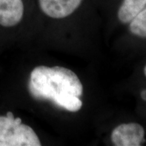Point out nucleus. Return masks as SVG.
<instances>
[{"label":"nucleus","mask_w":146,"mask_h":146,"mask_svg":"<svg viewBox=\"0 0 146 146\" xmlns=\"http://www.w3.org/2000/svg\"><path fill=\"white\" fill-rule=\"evenodd\" d=\"M42 143L31 127L22 123L8 111L0 116V146H40Z\"/></svg>","instance_id":"f03ea898"},{"label":"nucleus","mask_w":146,"mask_h":146,"mask_svg":"<svg viewBox=\"0 0 146 146\" xmlns=\"http://www.w3.org/2000/svg\"><path fill=\"white\" fill-rule=\"evenodd\" d=\"M144 73H145V75L146 76V65L145 67V68H144Z\"/></svg>","instance_id":"1a4fd4ad"},{"label":"nucleus","mask_w":146,"mask_h":146,"mask_svg":"<svg viewBox=\"0 0 146 146\" xmlns=\"http://www.w3.org/2000/svg\"><path fill=\"white\" fill-rule=\"evenodd\" d=\"M29 91L36 100H48L70 112L82 107L83 85L76 73L68 68L38 66L31 72Z\"/></svg>","instance_id":"f257e3e1"},{"label":"nucleus","mask_w":146,"mask_h":146,"mask_svg":"<svg viewBox=\"0 0 146 146\" xmlns=\"http://www.w3.org/2000/svg\"><path fill=\"white\" fill-rule=\"evenodd\" d=\"M129 29L133 35L146 38V7L131 21Z\"/></svg>","instance_id":"0eeeda50"},{"label":"nucleus","mask_w":146,"mask_h":146,"mask_svg":"<svg viewBox=\"0 0 146 146\" xmlns=\"http://www.w3.org/2000/svg\"><path fill=\"white\" fill-rule=\"evenodd\" d=\"M145 129L137 123H123L111 132V141L115 146H140L145 141Z\"/></svg>","instance_id":"7ed1b4c3"},{"label":"nucleus","mask_w":146,"mask_h":146,"mask_svg":"<svg viewBox=\"0 0 146 146\" xmlns=\"http://www.w3.org/2000/svg\"><path fill=\"white\" fill-rule=\"evenodd\" d=\"M141 98H142V99L146 101V90H143V91L141 92Z\"/></svg>","instance_id":"6e6552de"},{"label":"nucleus","mask_w":146,"mask_h":146,"mask_svg":"<svg viewBox=\"0 0 146 146\" xmlns=\"http://www.w3.org/2000/svg\"><path fill=\"white\" fill-rule=\"evenodd\" d=\"M24 10L22 0H0V25L16 26L23 18Z\"/></svg>","instance_id":"39448f33"},{"label":"nucleus","mask_w":146,"mask_h":146,"mask_svg":"<svg viewBox=\"0 0 146 146\" xmlns=\"http://www.w3.org/2000/svg\"><path fill=\"white\" fill-rule=\"evenodd\" d=\"M146 7V0H123L118 11V18L121 23L127 24Z\"/></svg>","instance_id":"423d86ee"},{"label":"nucleus","mask_w":146,"mask_h":146,"mask_svg":"<svg viewBox=\"0 0 146 146\" xmlns=\"http://www.w3.org/2000/svg\"><path fill=\"white\" fill-rule=\"evenodd\" d=\"M41 10L54 19H63L78 8L82 0H38Z\"/></svg>","instance_id":"20e7f679"}]
</instances>
